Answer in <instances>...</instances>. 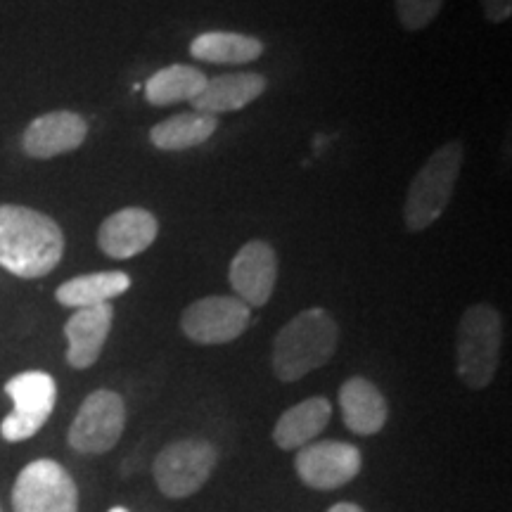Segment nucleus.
Returning <instances> with one entry per match:
<instances>
[{
  "instance_id": "f257e3e1",
  "label": "nucleus",
  "mask_w": 512,
  "mask_h": 512,
  "mask_svg": "<svg viewBox=\"0 0 512 512\" xmlns=\"http://www.w3.org/2000/svg\"><path fill=\"white\" fill-rule=\"evenodd\" d=\"M64 254L62 228L22 204H0V268L34 280L53 273Z\"/></svg>"
},
{
  "instance_id": "f03ea898",
  "label": "nucleus",
  "mask_w": 512,
  "mask_h": 512,
  "mask_svg": "<svg viewBox=\"0 0 512 512\" xmlns=\"http://www.w3.org/2000/svg\"><path fill=\"white\" fill-rule=\"evenodd\" d=\"M339 328L332 313L306 309L280 328L273 339V373L280 382H297L323 368L337 351Z\"/></svg>"
},
{
  "instance_id": "7ed1b4c3",
  "label": "nucleus",
  "mask_w": 512,
  "mask_h": 512,
  "mask_svg": "<svg viewBox=\"0 0 512 512\" xmlns=\"http://www.w3.org/2000/svg\"><path fill=\"white\" fill-rule=\"evenodd\" d=\"M463 159V143L453 140V143L437 147L430 159L420 166V171L408 185L406 202H403V223L411 233L434 226L444 214L453 190H456L460 171H463Z\"/></svg>"
},
{
  "instance_id": "20e7f679",
  "label": "nucleus",
  "mask_w": 512,
  "mask_h": 512,
  "mask_svg": "<svg viewBox=\"0 0 512 512\" xmlns=\"http://www.w3.org/2000/svg\"><path fill=\"white\" fill-rule=\"evenodd\" d=\"M503 344V320L494 306H470L458 323L456 368L465 387L486 389L498 373Z\"/></svg>"
},
{
  "instance_id": "39448f33",
  "label": "nucleus",
  "mask_w": 512,
  "mask_h": 512,
  "mask_svg": "<svg viewBox=\"0 0 512 512\" xmlns=\"http://www.w3.org/2000/svg\"><path fill=\"white\" fill-rule=\"evenodd\" d=\"M219 451L207 439H178L157 453L152 475L166 498H188L207 484Z\"/></svg>"
},
{
  "instance_id": "423d86ee",
  "label": "nucleus",
  "mask_w": 512,
  "mask_h": 512,
  "mask_svg": "<svg viewBox=\"0 0 512 512\" xmlns=\"http://www.w3.org/2000/svg\"><path fill=\"white\" fill-rule=\"evenodd\" d=\"M5 394L10 396L15 408L0 422V434L10 444H19L43 430V425L53 415L57 384L53 375L43 373V370H27V373H19L5 382Z\"/></svg>"
},
{
  "instance_id": "0eeeda50",
  "label": "nucleus",
  "mask_w": 512,
  "mask_h": 512,
  "mask_svg": "<svg viewBox=\"0 0 512 512\" xmlns=\"http://www.w3.org/2000/svg\"><path fill=\"white\" fill-rule=\"evenodd\" d=\"M15 512H79V489L60 463L34 460L17 475L12 489Z\"/></svg>"
},
{
  "instance_id": "6e6552de",
  "label": "nucleus",
  "mask_w": 512,
  "mask_h": 512,
  "mask_svg": "<svg viewBox=\"0 0 512 512\" xmlns=\"http://www.w3.org/2000/svg\"><path fill=\"white\" fill-rule=\"evenodd\" d=\"M126 427V403L112 389H95L83 399L69 427V446L76 453L100 456L119 444Z\"/></svg>"
},
{
  "instance_id": "1a4fd4ad",
  "label": "nucleus",
  "mask_w": 512,
  "mask_h": 512,
  "mask_svg": "<svg viewBox=\"0 0 512 512\" xmlns=\"http://www.w3.org/2000/svg\"><path fill=\"white\" fill-rule=\"evenodd\" d=\"M252 323V309L238 297L211 294L192 302L181 316L183 335L195 344H228Z\"/></svg>"
},
{
  "instance_id": "9d476101",
  "label": "nucleus",
  "mask_w": 512,
  "mask_h": 512,
  "mask_svg": "<svg viewBox=\"0 0 512 512\" xmlns=\"http://www.w3.org/2000/svg\"><path fill=\"white\" fill-rule=\"evenodd\" d=\"M361 465V451L344 441H311L294 456L299 479L316 491H332L349 484L361 472Z\"/></svg>"
},
{
  "instance_id": "9b49d317",
  "label": "nucleus",
  "mask_w": 512,
  "mask_h": 512,
  "mask_svg": "<svg viewBox=\"0 0 512 512\" xmlns=\"http://www.w3.org/2000/svg\"><path fill=\"white\" fill-rule=\"evenodd\" d=\"M228 280L235 297L245 302L249 309L266 306L268 299L273 297L275 280H278L275 249L264 240H249L230 261Z\"/></svg>"
},
{
  "instance_id": "f8f14e48",
  "label": "nucleus",
  "mask_w": 512,
  "mask_h": 512,
  "mask_svg": "<svg viewBox=\"0 0 512 512\" xmlns=\"http://www.w3.org/2000/svg\"><path fill=\"white\" fill-rule=\"evenodd\" d=\"M88 136V124L81 114L57 110L31 121L22 136V150L31 159H53L79 150Z\"/></svg>"
},
{
  "instance_id": "ddd939ff",
  "label": "nucleus",
  "mask_w": 512,
  "mask_h": 512,
  "mask_svg": "<svg viewBox=\"0 0 512 512\" xmlns=\"http://www.w3.org/2000/svg\"><path fill=\"white\" fill-rule=\"evenodd\" d=\"M159 221L152 211L126 207L114 211L98 230V247L110 259H133L157 240Z\"/></svg>"
},
{
  "instance_id": "4468645a",
  "label": "nucleus",
  "mask_w": 512,
  "mask_h": 512,
  "mask_svg": "<svg viewBox=\"0 0 512 512\" xmlns=\"http://www.w3.org/2000/svg\"><path fill=\"white\" fill-rule=\"evenodd\" d=\"M114 320V306L100 304L88 306V309H76L72 318L64 325V337H67V363L76 370H86L95 366L110 337Z\"/></svg>"
},
{
  "instance_id": "2eb2a0df",
  "label": "nucleus",
  "mask_w": 512,
  "mask_h": 512,
  "mask_svg": "<svg viewBox=\"0 0 512 512\" xmlns=\"http://www.w3.org/2000/svg\"><path fill=\"white\" fill-rule=\"evenodd\" d=\"M266 91V79L254 72L238 74H221L216 79L204 83V88L190 100V107L195 112L219 117L226 112H240L247 105H252L256 98H261Z\"/></svg>"
},
{
  "instance_id": "dca6fc26",
  "label": "nucleus",
  "mask_w": 512,
  "mask_h": 512,
  "mask_svg": "<svg viewBox=\"0 0 512 512\" xmlns=\"http://www.w3.org/2000/svg\"><path fill=\"white\" fill-rule=\"evenodd\" d=\"M342 420L354 434L370 437L387 425L389 408L380 389L366 377H349L339 389Z\"/></svg>"
},
{
  "instance_id": "f3484780",
  "label": "nucleus",
  "mask_w": 512,
  "mask_h": 512,
  "mask_svg": "<svg viewBox=\"0 0 512 512\" xmlns=\"http://www.w3.org/2000/svg\"><path fill=\"white\" fill-rule=\"evenodd\" d=\"M332 406L325 396H313L297 406L287 408L273 427V441L285 451H299L311 444L328 427Z\"/></svg>"
},
{
  "instance_id": "a211bd4d",
  "label": "nucleus",
  "mask_w": 512,
  "mask_h": 512,
  "mask_svg": "<svg viewBox=\"0 0 512 512\" xmlns=\"http://www.w3.org/2000/svg\"><path fill=\"white\" fill-rule=\"evenodd\" d=\"M131 287V275L124 271H100L76 275L57 287L55 299L67 309H88L121 297Z\"/></svg>"
},
{
  "instance_id": "6ab92c4d",
  "label": "nucleus",
  "mask_w": 512,
  "mask_h": 512,
  "mask_svg": "<svg viewBox=\"0 0 512 512\" xmlns=\"http://www.w3.org/2000/svg\"><path fill=\"white\" fill-rule=\"evenodd\" d=\"M190 55L207 64H249L264 55V43L238 31H204L190 43Z\"/></svg>"
},
{
  "instance_id": "aec40b11",
  "label": "nucleus",
  "mask_w": 512,
  "mask_h": 512,
  "mask_svg": "<svg viewBox=\"0 0 512 512\" xmlns=\"http://www.w3.org/2000/svg\"><path fill=\"white\" fill-rule=\"evenodd\" d=\"M219 117L202 112H183L150 128V143L162 152H181L197 147L214 136Z\"/></svg>"
},
{
  "instance_id": "412c9836",
  "label": "nucleus",
  "mask_w": 512,
  "mask_h": 512,
  "mask_svg": "<svg viewBox=\"0 0 512 512\" xmlns=\"http://www.w3.org/2000/svg\"><path fill=\"white\" fill-rule=\"evenodd\" d=\"M207 81L202 69L190 67V64H171L147 79L145 100L155 107H169L185 100L190 102Z\"/></svg>"
},
{
  "instance_id": "4be33fe9",
  "label": "nucleus",
  "mask_w": 512,
  "mask_h": 512,
  "mask_svg": "<svg viewBox=\"0 0 512 512\" xmlns=\"http://www.w3.org/2000/svg\"><path fill=\"white\" fill-rule=\"evenodd\" d=\"M446 0H394L396 17L406 31L427 29L439 17Z\"/></svg>"
},
{
  "instance_id": "5701e85b",
  "label": "nucleus",
  "mask_w": 512,
  "mask_h": 512,
  "mask_svg": "<svg viewBox=\"0 0 512 512\" xmlns=\"http://www.w3.org/2000/svg\"><path fill=\"white\" fill-rule=\"evenodd\" d=\"M482 10L489 22L503 24L512 15V0H482Z\"/></svg>"
},
{
  "instance_id": "b1692460",
  "label": "nucleus",
  "mask_w": 512,
  "mask_h": 512,
  "mask_svg": "<svg viewBox=\"0 0 512 512\" xmlns=\"http://www.w3.org/2000/svg\"><path fill=\"white\" fill-rule=\"evenodd\" d=\"M328 512H363V510H361V505H356V503H337V505H332Z\"/></svg>"
},
{
  "instance_id": "393cba45",
  "label": "nucleus",
  "mask_w": 512,
  "mask_h": 512,
  "mask_svg": "<svg viewBox=\"0 0 512 512\" xmlns=\"http://www.w3.org/2000/svg\"><path fill=\"white\" fill-rule=\"evenodd\" d=\"M110 512H128V510H126V508H121V505H117V508H112Z\"/></svg>"
},
{
  "instance_id": "a878e982",
  "label": "nucleus",
  "mask_w": 512,
  "mask_h": 512,
  "mask_svg": "<svg viewBox=\"0 0 512 512\" xmlns=\"http://www.w3.org/2000/svg\"><path fill=\"white\" fill-rule=\"evenodd\" d=\"M0 512H3V508H0Z\"/></svg>"
}]
</instances>
